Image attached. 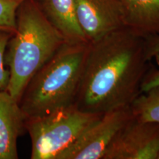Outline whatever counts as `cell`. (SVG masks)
Returning <instances> with one entry per match:
<instances>
[{"label": "cell", "mask_w": 159, "mask_h": 159, "mask_svg": "<svg viewBox=\"0 0 159 159\" xmlns=\"http://www.w3.org/2000/svg\"><path fill=\"white\" fill-rule=\"evenodd\" d=\"M158 159H159V155H158Z\"/></svg>", "instance_id": "cell-16"}, {"label": "cell", "mask_w": 159, "mask_h": 159, "mask_svg": "<svg viewBox=\"0 0 159 159\" xmlns=\"http://www.w3.org/2000/svg\"><path fill=\"white\" fill-rule=\"evenodd\" d=\"M135 119L159 124V86L140 93L130 105Z\"/></svg>", "instance_id": "cell-11"}, {"label": "cell", "mask_w": 159, "mask_h": 159, "mask_svg": "<svg viewBox=\"0 0 159 159\" xmlns=\"http://www.w3.org/2000/svg\"><path fill=\"white\" fill-rule=\"evenodd\" d=\"M26 117L7 91H0V159L19 158L17 142L26 131Z\"/></svg>", "instance_id": "cell-8"}, {"label": "cell", "mask_w": 159, "mask_h": 159, "mask_svg": "<svg viewBox=\"0 0 159 159\" xmlns=\"http://www.w3.org/2000/svg\"><path fill=\"white\" fill-rule=\"evenodd\" d=\"M159 124L134 116L119 131L102 159H158Z\"/></svg>", "instance_id": "cell-6"}, {"label": "cell", "mask_w": 159, "mask_h": 159, "mask_svg": "<svg viewBox=\"0 0 159 159\" xmlns=\"http://www.w3.org/2000/svg\"><path fill=\"white\" fill-rule=\"evenodd\" d=\"M132 118L130 106L107 111L57 159H102L119 131Z\"/></svg>", "instance_id": "cell-5"}, {"label": "cell", "mask_w": 159, "mask_h": 159, "mask_svg": "<svg viewBox=\"0 0 159 159\" xmlns=\"http://www.w3.org/2000/svg\"><path fill=\"white\" fill-rule=\"evenodd\" d=\"M125 27L139 36L159 35V0H120Z\"/></svg>", "instance_id": "cell-10"}, {"label": "cell", "mask_w": 159, "mask_h": 159, "mask_svg": "<svg viewBox=\"0 0 159 159\" xmlns=\"http://www.w3.org/2000/svg\"><path fill=\"white\" fill-rule=\"evenodd\" d=\"M25 0H0V30L14 33L18 8Z\"/></svg>", "instance_id": "cell-12"}, {"label": "cell", "mask_w": 159, "mask_h": 159, "mask_svg": "<svg viewBox=\"0 0 159 159\" xmlns=\"http://www.w3.org/2000/svg\"><path fill=\"white\" fill-rule=\"evenodd\" d=\"M37 1L45 16L66 42H88L77 21L75 0Z\"/></svg>", "instance_id": "cell-9"}, {"label": "cell", "mask_w": 159, "mask_h": 159, "mask_svg": "<svg viewBox=\"0 0 159 159\" xmlns=\"http://www.w3.org/2000/svg\"><path fill=\"white\" fill-rule=\"evenodd\" d=\"M66 41L41 11L37 0H25L16 13V30L7 43V92L19 102L26 85Z\"/></svg>", "instance_id": "cell-2"}, {"label": "cell", "mask_w": 159, "mask_h": 159, "mask_svg": "<svg viewBox=\"0 0 159 159\" xmlns=\"http://www.w3.org/2000/svg\"><path fill=\"white\" fill-rule=\"evenodd\" d=\"M89 42H65L26 85L19 106L26 119L75 105Z\"/></svg>", "instance_id": "cell-3"}, {"label": "cell", "mask_w": 159, "mask_h": 159, "mask_svg": "<svg viewBox=\"0 0 159 159\" xmlns=\"http://www.w3.org/2000/svg\"><path fill=\"white\" fill-rule=\"evenodd\" d=\"M78 24L89 43L125 27L120 0H75Z\"/></svg>", "instance_id": "cell-7"}, {"label": "cell", "mask_w": 159, "mask_h": 159, "mask_svg": "<svg viewBox=\"0 0 159 159\" xmlns=\"http://www.w3.org/2000/svg\"><path fill=\"white\" fill-rule=\"evenodd\" d=\"M153 59H156L159 66V54L156 55ZM156 86H159V69L156 68L151 64L142 80L141 85V93L146 92L150 89Z\"/></svg>", "instance_id": "cell-14"}, {"label": "cell", "mask_w": 159, "mask_h": 159, "mask_svg": "<svg viewBox=\"0 0 159 159\" xmlns=\"http://www.w3.org/2000/svg\"><path fill=\"white\" fill-rule=\"evenodd\" d=\"M146 56L149 61L159 54V35H152L144 38Z\"/></svg>", "instance_id": "cell-15"}, {"label": "cell", "mask_w": 159, "mask_h": 159, "mask_svg": "<svg viewBox=\"0 0 159 159\" xmlns=\"http://www.w3.org/2000/svg\"><path fill=\"white\" fill-rule=\"evenodd\" d=\"M12 33L0 30V91H7L10 81V71L5 69V55Z\"/></svg>", "instance_id": "cell-13"}, {"label": "cell", "mask_w": 159, "mask_h": 159, "mask_svg": "<svg viewBox=\"0 0 159 159\" xmlns=\"http://www.w3.org/2000/svg\"><path fill=\"white\" fill-rule=\"evenodd\" d=\"M102 114L80 110L75 105L45 116L26 119L32 159H57Z\"/></svg>", "instance_id": "cell-4"}, {"label": "cell", "mask_w": 159, "mask_h": 159, "mask_svg": "<svg viewBox=\"0 0 159 159\" xmlns=\"http://www.w3.org/2000/svg\"><path fill=\"white\" fill-rule=\"evenodd\" d=\"M150 65L144 39L126 27L89 43L75 105L99 114L130 106Z\"/></svg>", "instance_id": "cell-1"}]
</instances>
